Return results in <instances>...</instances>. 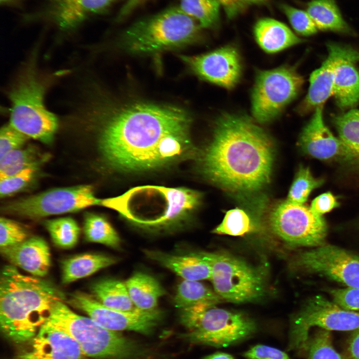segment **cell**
<instances>
[{
  "mask_svg": "<svg viewBox=\"0 0 359 359\" xmlns=\"http://www.w3.org/2000/svg\"><path fill=\"white\" fill-rule=\"evenodd\" d=\"M69 115L72 121L96 132L104 162L118 171L159 169L192 148L190 118L175 107L139 103L116 108L100 87L90 86L78 94Z\"/></svg>",
  "mask_w": 359,
  "mask_h": 359,
  "instance_id": "1",
  "label": "cell"
},
{
  "mask_svg": "<svg viewBox=\"0 0 359 359\" xmlns=\"http://www.w3.org/2000/svg\"><path fill=\"white\" fill-rule=\"evenodd\" d=\"M274 158L270 137L247 116L223 113L199 156L212 183L239 197L255 195L269 183Z\"/></svg>",
  "mask_w": 359,
  "mask_h": 359,
  "instance_id": "2",
  "label": "cell"
},
{
  "mask_svg": "<svg viewBox=\"0 0 359 359\" xmlns=\"http://www.w3.org/2000/svg\"><path fill=\"white\" fill-rule=\"evenodd\" d=\"M63 294L40 277L25 275L12 265L4 266L0 277V326L3 335L17 344L34 337L46 322Z\"/></svg>",
  "mask_w": 359,
  "mask_h": 359,
  "instance_id": "3",
  "label": "cell"
},
{
  "mask_svg": "<svg viewBox=\"0 0 359 359\" xmlns=\"http://www.w3.org/2000/svg\"><path fill=\"white\" fill-rule=\"evenodd\" d=\"M35 47L20 65L6 90L10 104L9 122L29 138L51 144L60 121L45 104L46 95L56 82L68 71H47L39 64Z\"/></svg>",
  "mask_w": 359,
  "mask_h": 359,
  "instance_id": "4",
  "label": "cell"
},
{
  "mask_svg": "<svg viewBox=\"0 0 359 359\" xmlns=\"http://www.w3.org/2000/svg\"><path fill=\"white\" fill-rule=\"evenodd\" d=\"M200 193L185 187L147 185L101 199V205L147 227H165L184 219L199 204Z\"/></svg>",
  "mask_w": 359,
  "mask_h": 359,
  "instance_id": "5",
  "label": "cell"
},
{
  "mask_svg": "<svg viewBox=\"0 0 359 359\" xmlns=\"http://www.w3.org/2000/svg\"><path fill=\"white\" fill-rule=\"evenodd\" d=\"M45 323L71 336L87 357L132 359L144 354L131 340L103 327L90 318L75 313L62 301L55 304Z\"/></svg>",
  "mask_w": 359,
  "mask_h": 359,
  "instance_id": "6",
  "label": "cell"
},
{
  "mask_svg": "<svg viewBox=\"0 0 359 359\" xmlns=\"http://www.w3.org/2000/svg\"><path fill=\"white\" fill-rule=\"evenodd\" d=\"M201 26L179 6L144 17L131 24L121 36L122 44L136 53H152L195 41Z\"/></svg>",
  "mask_w": 359,
  "mask_h": 359,
  "instance_id": "7",
  "label": "cell"
},
{
  "mask_svg": "<svg viewBox=\"0 0 359 359\" xmlns=\"http://www.w3.org/2000/svg\"><path fill=\"white\" fill-rule=\"evenodd\" d=\"M204 303L180 310V320L191 343L226 347L247 339L256 331L255 321L242 313Z\"/></svg>",
  "mask_w": 359,
  "mask_h": 359,
  "instance_id": "8",
  "label": "cell"
},
{
  "mask_svg": "<svg viewBox=\"0 0 359 359\" xmlns=\"http://www.w3.org/2000/svg\"><path fill=\"white\" fill-rule=\"evenodd\" d=\"M210 265L214 291L234 303L252 302L261 298L265 282L260 271L249 263L224 252L197 253Z\"/></svg>",
  "mask_w": 359,
  "mask_h": 359,
  "instance_id": "9",
  "label": "cell"
},
{
  "mask_svg": "<svg viewBox=\"0 0 359 359\" xmlns=\"http://www.w3.org/2000/svg\"><path fill=\"white\" fill-rule=\"evenodd\" d=\"M329 331H354L359 328V312L345 309L321 296L307 301L291 320L289 351H305L311 328Z\"/></svg>",
  "mask_w": 359,
  "mask_h": 359,
  "instance_id": "10",
  "label": "cell"
},
{
  "mask_svg": "<svg viewBox=\"0 0 359 359\" xmlns=\"http://www.w3.org/2000/svg\"><path fill=\"white\" fill-rule=\"evenodd\" d=\"M303 82L295 68L287 66L258 71L251 95L255 120L266 123L275 119L297 95Z\"/></svg>",
  "mask_w": 359,
  "mask_h": 359,
  "instance_id": "11",
  "label": "cell"
},
{
  "mask_svg": "<svg viewBox=\"0 0 359 359\" xmlns=\"http://www.w3.org/2000/svg\"><path fill=\"white\" fill-rule=\"evenodd\" d=\"M90 185L50 189L4 205L6 213L29 218L74 212L94 205H101Z\"/></svg>",
  "mask_w": 359,
  "mask_h": 359,
  "instance_id": "12",
  "label": "cell"
},
{
  "mask_svg": "<svg viewBox=\"0 0 359 359\" xmlns=\"http://www.w3.org/2000/svg\"><path fill=\"white\" fill-rule=\"evenodd\" d=\"M273 232L293 247H318L325 244L327 226L322 216L304 204L286 200L277 204L269 216Z\"/></svg>",
  "mask_w": 359,
  "mask_h": 359,
  "instance_id": "13",
  "label": "cell"
},
{
  "mask_svg": "<svg viewBox=\"0 0 359 359\" xmlns=\"http://www.w3.org/2000/svg\"><path fill=\"white\" fill-rule=\"evenodd\" d=\"M292 265L298 270L323 275L348 288H359V256L339 247L324 244L300 252Z\"/></svg>",
  "mask_w": 359,
  "mask_h": 359,
  "instance_id": "14",
  "label": "cell"
},
{
  "mask_svg": "<svg viewBox=\"0 0 359 359\" xmlns=\"http://www.w3.org/2000/svg\"><path fill=\"white\" fill-rule=\"evenodd\" d=\"M68 302L86 313L100 326L116 332L131 331L149 334L163 316L158 309L152 311L137 309L129 312L115 310L104 306L92 295L82 292L72 293Z\"/></svg>",
  "mask_w": 359,
  "mask_h": 359,
  "instance_id": "15",
  "label": "cell"
},
{
  "mask_svg": "<svg viewBox=\"0 0 359 359\" xmlns=\"http://www.w3.org/2000/svg\"><path fill=\"white\" fill-rule=\"evenodd\" d=\"M299 145L303 153L323 161H335L359 166V157L326 126L323 105L315 109L312 118L302 131Z\"/></svg>",
  "mask_w": 359,
  "mask_h": 359,
  "instance_id": "16",
  "label": "cell"
},
{
  "mask_svg": "<svg viewBox=\"0 0 359 359\" xmlns=\"http://www.w3.org/2000/svg\"><path fill=\"white\" fill-rule=\"evenodd\" d=\"M181 58L201 79L227 89L233 88L241 75L240 55L231 46L197 56L182 55Z\"/></svg>",
  "mask_w": 359,
  "mask_h": 359,
  "instance_id": "17",
  "label": "cell"
},
{
  "mask_svg": "<svg viewBox=\"0 0 359 359\" xmlns=\"http://www.w3.org/2000/svg\"><path fill=\"white\" fill-rule=\"evenodd\" d=\"M13 359H87L68 334L45 323Z\"/></svg>",
  "mask_w": 359,
  "mask_h": 359,
  "instance_id": "18",
  "label": "cell"
},
{
  "mask_svg": "<svg viewBox=\"0 0 359 359\" xmlns=\"http://www.w3.org/2000/svg\"><path fill=\"white\" fill-rule=\"evenodd\" d=\"M328 56L321 66L311 75L308 93L298 108L305 113L322 105L333 95L334 72L343 59H359V51L348 45L331 42L327 44Z\"/></svg>",
  "mask_w": 359,
  "mask_h": 359,
  "instance_id": "19",
  "label": "cell"
},
{
  "mask_svg": "<svg viewBox=\"0 0 359 359\" xmlns=\"http://www.w3.org/2000/svg\"><path fill=\"white\" fill-rule=\"evenodd\" d=\"M116 0H51L46 14L59 29H75L89 17L104 12Z\"/></svg>",
  "mask_w": 359,
  "mask_h": 359,
  "instance_id": "20",
  "label": "cell"
},
{
  "mask_svg": "<svg viewBox=\"0 0 359 359\" xmlns=\"http://www.w3.org/2000/svg\"><path fill=\"white\" fill-rule=\"evenodd\" d=\"M1 255L12 265L32 276L42 277L48 272L51 254L46 241L39 236L28 237L15 245L0 248Z\"/></svg>",
  "mask_w": 359,
  "mask_h": 359,
  "instance_id": "21",
  "label": "cell"
},
{
  "mask_svg": "<svg viewBox=\"0 0 359 359\" xmlns=\"http://www.w3.org/2000/svg\"><path fill=\"white\" fill-rule=\"evenodd\" d=\"M149 259L159 263L183 279L200 281L210 279L209 263L198 253L174 255L158 250H144Z\"/></svg>",
  "mask_w": 359,
  "mask_h": 359,
  "instance_id": "22",
  "label": "cell"
},
{
  "mask_svg": "<svg viewBox=\"0 0 359 359\" xmlns=\"http://www.w3.org/2000/svg\"><path fill=\"white\" fill-rule=\"evenodd\" d=\"M254 34L260 47L267 53H275L302 43L285 24L270 18L258 20L254 27Z\"/></svg>",
  "mask_w": 359,
  "mask_h": 359,
  "instance_id": "23",
  "label": "cell"
},
{
  "mask_svg": "<svg viewBox=\"0 0 359 359\" xmlns=\"http://www.w3.org/2000/svg\"><path fill=\"white\" fill-rule=\"evenodd\" d=\"M354 59H343L334 72L333 95L342 109L353 107L359 103V71Z\"/></svg>",
  "mask_w": 359,
  "mask_h": 359,
  "instance_id": "24",
  "label": "cell"
},
{
  "mask_svg": "<svg viewBox=\"0 0 359 359\" xmlns=\"http://www.w3.org/2000/svg\"><path fill=\"white\" fill-rule=\"evenodd\" d=\"M125 284L133 304L142 311L157 310L159 300L166 294V291L157 279L141 271L133 274Z\"/></svg>",
  "mask_w": 359,
  "mask_h": 359,
  "instance_id": "25",
  "label": "cell"
},
{
  "mask_svg": "<svg viewBox=\"0 0 359 359\" xmlns=\"http://www.w3.org/2000/svg\"><path fill=\"white\" fill-rule=\"evenodd\" d=\"M116 262L115 258L101 254L84 253L72 256L62 262V282L69 284L110 266Z\"/></svg>",
  "mask_w": 359,
  "mask_h": 359,
  "instance_id": "26",
  "label": "cell"
},
{
  "mask_svg": "<svg viewBox=\"0 0 359 359\" xmlns=\"http://www.w3.org/2000/svg\"><path fill=\"white\" fill-rule=\"evenodd\" d=\"M306 8L317 28L347 34L354 33L335 0H312L307 3Z\"/></svg>",
  "mask_w": 359,
  "mask_h": 359,
  "instance_id": "27",
  "label": "cell"
},
{
  "mask_svg": "<svg viewBox=\"0 0 359 359\" xmlns=\"http://www.w3.org/2000/svg\"><path fill=\"white\" fill-rule=\"evenodd\" d=\"M94 297L104 306L122 312H133L137 309L133 304L125 282L106 278L93 283L90 287Z\"/></svg>",
  "mask_w": 359,
  "mask_h": 359,
  "instance_id": "28",
  "label": "cell"
},
{
  "mask_svg": "<svg viewBox=\"0 0 359 359\" xmlns=\"http://www.w3.org/2000/svg\"><path fill=\"white\" fill-rule=\"evenodd\" d=\"M49 156L33 146L22 147L10 151L0 159V180L28 168H40L48 159Z\"/></svg>",
  "mask_w": 359,
  "mask_h": 359,
  "instance_id": "29",
  "label": "cell"
},
{
  "mask_svg": "<svg viewBox=\"0 0 359 359\" xmlns=\"http://www.w3.org/2000/svg\"><path fill=\"white\" fill-rule=\"evenodd\" d=\"M220 300L214 291L199 281L183 279L178 285L174 304L180 310L204 303L216 304Z\"/></svg>",
  "mask_w": 359,
  "mask_h": 359,
  "instance_id": "30",
  "label": "cell"
},
{
  "mask_svg": "<svg viewBox=\"0 0 359 359\" xmlns=\"http://www.w3.org/2000/svg\"><path fill=\"white\" fill-rule=\"evenodd\" d=\"M83 232L88 242L102 244L115 249L120 246L119 235L103 215L92 212L86 213L84 217Z\"/></svg>",
  "mask_w": 359,
  "mask_h": 359,
  "instance_id": "31",
  "label": "cell"
},
{
  "mask_svg": "<svg viewBox=\"0 0 359 359\" xmlns=\"http://www.w3.org/2000/svg\"><path fill=\"white\" fill-rule=\"evenodd\" d=\"M220 5L217 0H180L179 7L201 28H211L218 23Z\"/></svg>",
  "mask_w": 359,
  "mask_h": 359,
  "instance_id": "32",
  "label": "cell"
},
{
  "mask_svg": "<svg viewBox=\"0 0 359 359\" xmlns=\"http://www.w3.org/2000/svg\"><path fill=\"white\" fill-rule=\"evenodd\" d=\"M44 226L54 244L63 249H70L77 244L80 232L77 222L72 217H63L46 220Z\"/></svg>",
  "mask_w": 359,
  "mask_h": 359,
  "instance_id": "33",
  "label": "cell"
},
{
  "mask_svg": "<svg viewBox=\"0 0 359 359\" xmlns=\"http://www.w3.org/2000/svg\"><path fill=\"white\" fill-rule=\"evenodd\" d=\"M255 225V219L248 211L236 207L226 211L222 222L212 232L220 235L242 236L252 231Z\"/></svg>",
  "mask_w": 359,
  "mask_h": 359,
  "instance_id": "34",
  "label": "cell"
},
{
  "mask_svg": "<svg viewBox=\"0 0 359 359\" xmlns=\"http://www.w3.org/2000/svg\"><path fill=\"white\" fill-rule=\"evenodd\" d=\"M323 179L315 178L308 167L300 165L289 190L286 200L296 204H304L313 190L324 183Z\"/></svg>",
  "mask_w": 359,
  "mask_h": 359,
  "instance_id": "35",
  "label": "cell"
},
{
  "mask_svg": "<svg viewBox=\"0 0 359 359\" xmlns=\"http://www.w3.org/2000/svg\"><path fill=\"white\" fill-rule=\"evenodd\" d=\"M333 121L339 138L359 157V110L335 116Z\"/></svg>",
  "mask_w": 359,
  "mask_h": 359,
  "instance_id": "36",
  "label": "cell"
},
{
  "mask_svg": "<svg viewBox=\"0 0 359 359\" xmlns=\"http://www.w3.org/2000/svg\"><path fill=\"white\" fill-rule=\"evenodd\" d=\"M305 351L308 359H345L334 348L330 331L322 329L310 336Z\"/></svg>",
  "mask_w": 359,
  "mask_h": 359,
  "instance_id": "37",
  "label": "cell"
},
{
  "mask_svg": "<svg viewBox=\"0 0 359 359\" xmlns=\"http://www.w3.org/2000/svg\"><path fill=\"white\" fill-rule=\"evenodd\" d=\"M39 168H28L21 172L0 180V196L1 198L15 194L28 186L37 176Z\"/></svg>",
  "mask_w": 359,
  "mask_h": 359,
  "instance_id": "38",
  "label": "cell"
},
{
  "mask_svg": "<svg viewBox=\"0 0 359 359\" xmlns=\"http://www.w3.org/2000/svg\"><path fill=\"white\" fill-rule=\"evenodd\" d=\"M280 8L298 34L310 36L317 33V27L307 12L286 4H281Z\"/></svg>",
  "mask_w": 359,
  "mask_h": 359,
  "instance_id": "39",
  "label": "cell"
},
{
  "mask_svg": "<svg viewBox=\"0 0 359 359\" xmlns=\"http://www.w3.org/2000/svg\"><path fill=\"white\" fill-rule=\"evenodd\" d=\"M28 238V231L20 224L5 217L0 218V248L19 244Z\"/></svg>",
  "mask_w": 359,
  "mask_h": 359,
  "instance_id": "40",
  "label": "cell"
},
{
  "mask_svg": "<svg viewBox=\"0 0 359 359\" xmlns=\"http://www.w3.org/2000/svg\"><path fill=\"white\" fill-rule=\"evenodd\" d=\"M29 138L9 123L0 131V159L10 151L21 148Z\"/></svg>",
  "mask_w": 359,
  "mask_h": 359,
  "instance_id": "41",
  "label": "cell"
},
{
  "mask_svg": "<svg viewBox=\"0 0 359 359\" xmlns=\"http://www.w3.org/2000/svg\"><path fill=\"white\" fill-rule=\"evenodd\" d=\"M330 293L333 301L340 307L359 312V288L332 289Z\"/></svg>",
  "mask_w": 359,
  "mask_h": 359,
  "instance_id": "42",
  "label": "cell"
},
{
  "mask_svg": "<svg viewBox=\"0 0 359 359\" xmlns=\"http://www.w3.org/2000/svg\"><path fill=\"white\" fill-rule=\"evenodd\" d=\"M243 356L246 359H291L286 353L262 345L251 348L243 354Z\"/></svg>",
  "mask_w": 359,
  "mask_h": 359,
  "instance_id": "43",
  "label": "cell"
},
{
  "mask_svg": "<svg viewBox=\"0 0 359 359\" xmlns=\"http://www.w3.org/2000/svg\"><path fill=\"white\" fill-rule=\"evenodd\" d=\"M339 203L336 197L331 192L323 193L312 201L310 208L314 213L322 216L339 206Z\"/></svg>",
  "mask_w": 359,
  "mask_h": 359,
  "instance_id": "44",
  "label": "cell"
},
{
  "mask_svg": "<svg viewBox=\"0 0 359 359\" xmlns=\"http://www.w3.org/2000/svg\"><path fill=\"white\" fill-rule=\"evenodd\" d=\"M223 7L229 18H232L242 11L247 5L265 0H217Z\"/></svg>",
  "mask_w": 359,
  "mask_h": 359,
  "instance_id": "45",
  "label": "cell"
},
{
  "mask_svg": "<svg viewBox=\"0 0 359 359\" xmlns=\"http://www.w3.org/2000/svg\"><path fill=\"white\" fill-rule=\"evenodd\" d=\"M347 353L349 359H359V328L354 330L349 338Z\"/></svg>",
  "mask_w": 359,
  "mask_h": 359,
  "instance_id": "46",
  "label": "cell"
},
{
  "mask_svg": "<svg viewBox=\"0 0 359 359\" xmlns=\"http://www.w3.org/2000/svg\"><path fill=\"white\" fill-rule=\"evenodd\" d=\"M144 0H127L121 8L117 15V20H121L136 9Z\"/></svg>",
  "mask_w": 359,
  "mask_h": 359,
  "instance_id": "47",
  "label": "cell"
},
{
  "mask_svg": "<svg viewBox=\"0 0 359 359\" xmlns=\"http://www.w3.org/2000/svg\"><path fill=\"white\" fill-rule=\"evenodd\" d=\"M201 359H234V358L228 354L222 352H216L206 356Z\"/></svg>",
  "mask_w": 359,
  "mask_h": 359,
  "instance_id": "48",
  "label": "cell"
},
{
  "mask_svg": "<svg viewBox=\"0 0 359 359\" xmlns=\"http://www.w3.org/2000/svg\"><path fill=\"white\" fill-rule=\"evenodd\" d=\"M22 0H0V3L3 5H9L15 3Z\"/></svg>",
  "mask_w": 359,
  "mask_h": 359,
  "instance_id": "49",
  "label": "cell"
}]
</instances>
